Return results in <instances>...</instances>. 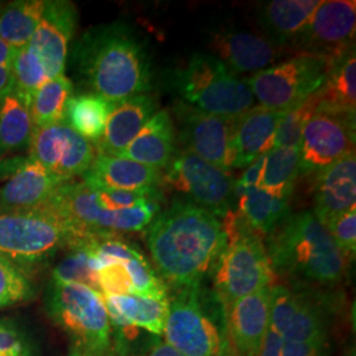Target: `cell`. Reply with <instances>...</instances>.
<instances>
[{
	"instance_id": "45",
	"label": "cell",
	"mask_w": 356,
	"mask_h": 356,
	"mask_svg": "<svg viewBox=\"0 0 356 356\" xmlns=\"http://www.w3.org/2000/svg\"><path fill=\"white\" fill-rule=\"evenodd\" d=\"M16 51L17 49H15L11 45H8L4 40L0 38V66L13 67Z\"/></svg>"
},
{
	"instance_id": "41",
	"label": "cell",
	"mask_w": 356,
	"mask_h": 356,
	"mask_svg": "<svg viewBox=\"0 0 356 356\" xmlns=\"http://www.w3.org/2000/svg\"><path fill=\"white\" fill-rule=\"evenodd\" d=\"M0 356H32L22 331L6 321H0Z\"/></svg>"
},
{
	"instance_id": "47",
	"label": "cell",
	"mask_w": 356,
	"mask_h": 356,
	"mask_svg": "<svg viewBox=\"0 0 356 356\" xmlns=\"http://www.w3.org/2000/svg\"><path fill=\"white\" fill-rule=\"evenodd\" d=\"M0 8H1V4H0Z\"/></svg>"
},
{
	"instance_id": "14",
	"label": "cell",
	"mask_w": 356,
	"mask_h": 356,
	"mask_svg": "<svg viewBox=\"0 0 356 356\" xmlns=\"http://www.w3.org/2000/svg\"><path fill=\"white\" fill-rule=\"evenodd\" d=\"M28 148L31 160L64 182L82 176L97 156L91 141L78 135L66 122L35 128Z\"/></svg>"
},
{
	"instance_id": "13",
	"label": "cell",
	"mask_w": 356,
	"mask_h": 356,
	"mask_svg": "<svg viewBox=\"0 0 356 356\" xmlns=\"http://www.w3.org/2000/svg\"><path fill=\"white\" fill-rule=\"evenodd\" d=\"M355 0H322L304 32L293 42L297 54L335 61L355 47Z\"/></svg>"
},
{
	"instance_id": "23",
	"label": "cell",
	"mask_w": 356,
	"mask_h": 356,
	"mask_svg": "<svg viewBox=\"0 0 356 356\" xmlns=\"http://www.w3.org/2000/svg\"><path fill=\"white\" fill-rule=\"evenodd\" d=\"M156 110L157 102L148 94L116 103L101 139L95 141L98 154L122 157L141 128L156 114Z\"/></svg>"
},
{
	"instance_id": "5",
	"label": "cell",
	"mask_w": 356,
	"mask_h": 356,
	"mask_svg": "<svg viewBox=\"0 0 356 356\" xmlns=\"http://www.w3.org/2000/svg\"><path fill=\"white\" fill-rule=\"evenodd\" d=\"M226 242L213 268L214 293L225 309L244 296L272 286L275 275L266 243L239 213L223 218Z\"/></svg>"
},
{
	"instance_id": "37",
	"label": "cell",
	"mask_w": 356,
	"mask_h": 356,
	"mask_svg": "<svg viewBox=\"0 0 356 356\" xmlns=\"http://www.w3.org/2000/svg\"><path fill=\"white\" fill-rule=\"evenodd\" d=\"M319 106L318 91L306 101L288 111L279 124L275 136V145L300 147L302 131ZM273 145V147H275Z\"/></svg>"
},
{
	"instance_id": "39",
	"label": "cell",
	"mask_w": 356,
	"mask_h": 356,
	"mask_svg": "<svg viewBox=\"0 0 356 356\" xmlns=\"http://www.w3.org/2000/svg\"><path fill=\"white\" fill-rule=\"evenodd\" d=\"M259 356H329V347L292 342L268 329Z\"/></svg>"
},
{
	"instance_id": "21",
	"label": "cell",
	"mask_w": 356,
	"mask_h": 356,
	"mask_svg": "<svg viewBox=\"0 0 356 356\" xmlns=\"http://www.w3.org/2000/svg\"><path fill=\"white\" fill-rule=\"evenodd\" d=\"M0 186V210H24L48 204L65 184L29 157Z\"/></svg>"
},
{
	"instance_id": "31",
	"label": "cell",
	"mask_w": 356,
	"mask_h": 356,
	"mask_svg": "<svg viewBox=\"0 0 356 356\" xmlns=\"http://www.w3.org/2000/svg\"><path fill=\"white\" fill-rule=\"evenodd\" d=\"M33 131L29 107L13 90L0 101V157L29 147Z\"/></svg>"
},
{
	"instance_id": "2",
	"label": "cell",
	"mask_w": 356,
	"mask_h": 356,
	"mask_svg": "<svg viewBox=\"0 0 356 356\" xmlns=\"http://www.w3.org/2000/svg\"><path fill=\"white\" fill-rule=\"evenodd\" d=\"M76 70L92 94L118 103L151 91L153 66L140 36L115 22L92 26L73 49Z\"/></svg>"
},
{
	"instance_id": "35",
	"label": "cell",
	"mask_w": 356,
	"mask_h": 356,
	"mask_svg": "<svg viewBox=\"0 0 356 356\" xmlns=\"http://www.w3.org/2000/svg\"><path fill=\"white\" fill-rule=\"evenodd\" d=\"M13 73V91L31 107L35 94L49 78L36 53L29 47L16 51Z\"/></svg>"
},
{
	"instance_id": "1",
	"label": "cell",
	"mask_w": 356,
	"mask_h": 356,
	"mask_svg": "<svg viewBox=\"0 0 356 356\" xmlns=\"http://www.w3.org/2000/svg\"><path fill=\"white\" fill-rule=\"evenodd\" d=\"M145 241L159 276L177 291L211 275L226 234L218 216L177 200L153 219Z\"/></svg>"
},
{
	"instance_id": "44",
	"label": "cell",
	"mask_w": 356,
	"mask_h": 356,
	"mask_svg": "<svg viewBox=\"0 0 356 356\" xmlns=\"http://www.w3.org/2000/svg\"><path fill=\"white\" fill-rule=\"evenodd\" d=\"M13 90V67L0 66V101Z\"/></svg>"
},
{
	"instance_id": "10",
	"label": "cell",
	"mask_w": 356,
	"mask_h": 356,
	"mask_svg": "<svg viewBox=\"0 0 356 356\" xmlns=\"http://www.w3.org/2000/svg\"><path fill=\"white\" fill-rule=\"evenodd\" d=\"M329 302L297 285L273 284L269 330L282 338L329 347Z\"/></svg>"
},
{
	"instance_id": "4",
	"label": "cell",
	"mask_w": 356,
	"mask_h": 356,
	"mask_svg": "<svg viewBox=\"0 0 356 356\" xmlns=\"http://www.w3.org/2000/svg\"><path fill=\"white\" fill-rule=\"evenodd\" d=\"M163 338L182 356H234L225 306L202 284L177 289L169 300Z\"/></svg>"
},
{
	"instance_id": "20",
	"label": "cell",
	"mask_w": 356,
	"mask_h": 356,
	"mask_svg": "<svg viewBox=\"0 0 356 356\" xmlns=\"http://www.w3.org/2000/svg\"><path fill=\"white\" fill-rule=\"evenodd\" d=\"M355 152L334 163L316 176L313 214L325 226L331 218L355 207Z\"/></svg>"
},
{
	"instance_id": "27",
	"label": "cell",
	"mask_w": 356,
	"mask_h": 356,
	"mask_svg": "<svg viewBox=\"0 0 356 356\" xmlns=\"http://www.w3.org/2000/svg\"><path fill=\"white\" fill-rule=\"evenodd\" d=\"M318 108L355 116V47L331 63L327 76L318 90Z\"/></svg>"
},
{
	"instance_id": "26",
	"label": "cell",
	"mask_w": 356,
	"mask_h": 356,
	"mask_svg": "<svg viewBox=\"0 0 356 356\" xmlns=\"http://www.w3.org/2000/svg\"><path fill=\"white\" fill-rule=\"evenodd\" d=\"M175 123L169 111L161 110L141 128L122 157L154 169L168 168L175 157Z\"/></svg>"
},
{
	"instance_id": "11",
	"label": "cell",
	"mask_w": 356,
	"mask_h": 356,
	"mask_svg": "<svg viewBox=\"0 0 356 356\" xmlns=\"http://www.w3.org/2000/svg\"><path fill=\"white\" fill-rule=\"evenodd\" d=\"M164 184L184 195L182 201L204 209L218 218H225L232 211L236 194L235 181L229 172L188 151H182L172 159L166 168Z\"/></svg>"
},
{
	"instance_id": "16",
	"label": "cell",
	"mask_w": 356,
	"mask_h": 356,
	"mask_svg": "<svg viewBox=\"0 0 356 356\" xmlns=\"http://www.w3.org/2000/svg\"><path fill=\"white\" fill-rule=\"evenodd\" d=\"M76 19V6L72 1L47 0L42 17L28 47L36 53L49 79L64 76Z\"/></svg>"
},
{
	"instance_id": "7",
	"label": "cell",
	"mask_w": 356,
	"mask_h": 356,
	"mask_svg": "<svg viewBox=\"0 0 356 356\" xmlns=\"http://www.w3.org/2000/svg\"><path fill=\"white\" fill-rule=\"evenodd\" d=\"M45 306L48 316L76 348L113 353V330L102 293L76 282L51 280Z\"/></svg>"
},
{
	"instance_id": "17",
	"label": "cell",
	"mask_w": 356,
	"mask_h": 356,
	"mask_svg": "<svg viewBox=\"0 0 356 356\" xmlns=\"http://www.w3.org/2000/svg\"><path fill=\"white\" fill-rule=\"evenodd\" d=\"M272 286L244 296L225 309L232 355H260L269 329Z\"/></svg>"
},
{
	"instance_id": "6",
	"label": "cell",
	"mask_w": 356,
	"mask_h": 356,
	"mask_svg": "<svg viewBox=\"0 0 356 356\" xmlns=\"http://www.w3.org/2000/svg\"><path fill=\"white\" fill-rule=\"evenodd\" d=\"M74 243L73 231L48 204L24 210H0V254L28 276Z\"/></svg>"
},
{
	"instance_id": "46",
	"label": "cell",
	"mask_w": 356,
	"mask_h": 356,
	"mask_svg": "<svg viewBox=\"0 0 356 356\" xmlns=\"http://www.w3.org/2000/svg\"><path fill=\"white\" fill-rule=\"evenodd\" d=\"M67 356H115L114 353L110 354H97V353H90V351H85L81 348H76L73 347V350L70 351V354Z\"/></svg>"
},
{
	"instance_id": "43",
	"label": "cell",
	"mask_w": 356,
	"mask_h": 356,
	"mask_svg": "<svg viewBox=\"0 0 356 356\" xmlns=\"http://www.w3.org/2000/svg\"><path fill=\"white\" fill-rule=\"evenodd\" d=\"M127 356H182L176 348L166 343L164 338L151 337L148 341L141 344L139 348L132 351Z\"/></svg>"
},
{
	"instance_id": "30",
	"label": "cell",
	"mask_w": 356,
	"mask_h": 356,
	"mask_svg": "<svg viewBox=\"0 0 356 356\" xmlns=\"http://www.w3.org/2000/svg\"><path fill=\"white\" fill-rule=\"evenodd\" d=\"M116 103L97 94L72 95L66 104L65 122L86 140L98 141Z\"/></svg>"
},
{
	"instance_id": "29",
	"label": "cell",
	"mask_w": 356,
	"mask_h": 356,
	"mask_svg": "<svg viewBox=\"0 0 356 356\" xmlns=\"http://www.w3.org/2000/svg\"><path fill=\"white\" fill-rule=\"evenodd\" d=\"M47 0H16L0 8V38L15 49L26 48L38 29Z\"/></svg>"
},
{
	"instance_id": "28",
	"label": "cell",
	"mask_w": 356,
	"mask_h": 356,
	"mask_svg": "<svg viewBox=\"0 0 356 356\" xmlns=\"http://www.w3.org/2000/svg\"><path fill=\"white\" fill-rule=\"evenodd\" d=\"M239 214L261 236H268L289 216V198H279L260 188L239 194Z\"/></svg>"
},
{
	"instance_id": "8",
	"label": "cell",
	"mask_w": 356,
	"mask_h": 356,
	"mask_svg": "<svg viewBox=\"0 0 356 356\" xmlns=\"http://www.w3.org/2000/svg\"><path fill=\"white\" fill-rule=\"evenodd\" d=\"M176 86L186 104L207 114L236 118L254 107L247 82L213 54H193L176 76Z\"/></svg>"
},
{
	"instance_id": "19",
	"label": "cell",
	"mask_w": 356,
	"mask_h": 356,
	"mask_svg": "<svg viewBox=\"0 0 356 356\" xmlns=\"http://www.w3.org/2000/svg\"><path fill=\"white\" fill-rule=\"evenodd\" d=\"M213 47L218 58L235 74L259 73L277 63L284 54V49L268 38L231 29L216 32Z\"/></svg>"
},
{
	"instance_id": "9",
	"label": "cell",
	"mask_w": 356,
	"mask_h": 356,
	"mask_svg": "<svg viewBox=\"0 0 356 356\" xmlns=\"http://www.w3.org/2000/svg\"><path fill=\"white\" fill-rule=\"evenodd\" d=\"M329 69L330 63L321 57L297 54L254 73L245 82L260 106L288 113L322 88Z\"/></svg>"
},
{
	"instance_id": "36",
	"label": "cell",
	"mask_w": 356,
	"mask_h": 356,
	"mask_svg": "<svg viewBox=\"0 0 356 356\" xmlns=\"http://www.w3.org/2000/svg\"><path fill=\"white\" fill-rule=\"evenodd\" d=\"M36 289L23 269L0 254V309L31 301Z\"/></svg>"
},
{
	"instance_id": "24",
	"label": "cell",
	"mask_w": 356,
	"mask_h": 356,
	"mask_svg": "<svg viewBox=\"0 0 356 356\" xmlns=\"http://www.w3.org/2000/svg\"><path fill=\"white\" fill-rule=\"evenodd\" d=\"M322 0H273L266 3L259 20L267 38L279 48H291L304 32Z\"/></svg>"
},
{
	"instance_id": "12",
	"label": "cell",
	"mask_w": 356,
	"mask_h": 356,
	"mask_svg": "<svg viewBox=\"0 0 356 356\" xmlns=\"http://www.w3.org/2000/svg\"><path fill=\"white\" fill-rule=\"evenodd\" d=\"M355 152V116L317 108L300 143V176L318 175Z\"/></svg>"
},
{
	"instance_id": "40",
	"label": "cell",
	"mask_w": 356,
	"mask_h": 356,
	"mask_svg": "<svg viewBox=\"0 0 356 356\" xmlns=\"http://www.w3.org/2000/svg\"><path fill=\"white\" fill-rule=\"evenodd\" d=\"M325 227L342 254L348 260L354 259L356 252V207L331 218Z\"/></svg>"
},
{
	"instance_id": "18",
	"label": "cell",
	"mask_w": 356,
	"mask_h": 356,
	"mask_svg": "<svg viewBox=\"0 0 356 356\" xmlns=\"http://www.w3.org/2000/svg\"><path fill=\"white\" fill-rule=\"evenodd\" d=\"M285 114L259 104L236 118L231 143L232 168H247L273 148L276 131Z\"/></svg>"
},
{
	"instance_id": "38",
	"label": "cell",
	"mask_w": 356,
	"mask_h": 356,
	"mask_svg": "<svg viewBox=\"0 0 356 356\" xmlns=\"http://www.w3.org/2000/svg\"><path fill=\"white\" fill-rule=\"evenodd\" d=\"M98 206L104 211H119L139 204H147L159 198V193L149 191H116L104 188H91Z\"/></svg>"
},
{
	"instance_id": "15",
	"label": "cell",
	"mask_w": 356,
	"mask_h": 356,
	"mask_svg": "<svg viewBox=\"0 0 356 356\" xmlns=\"http://www.w3.org/2000/svg\"><path fill=\"white\" fill-rule=\"evenodd\" d=\"M175 114L177 118L179 140L185 151L229 172L232 168L231 143L238 116L226 118L207 114L186 103H178Z\"/></svg>"
},
{
	"instance_id": "22",
	"label": "cell",
	"mask_w": 356,
	"mask_h": 356,
	"mask_svg": "<svg viewBox=\"0 0 356 356\" xmlns=\"http://www.w3.org/2000/svg\"><path fill=\"white\" fill-rule=\"evenodd\" d=\"M82 178L90 188L128 191H156L161 182L159 169L107 154H97Z\"/></svg>"
},
{
	"instance_id": "25",
	"label": "cell",
	"mask_w": 356,
	"mask_h": 356,
	"mask_svg": "<svg viewBox=\"0 0 356 356\" xmlns=\"http://www.w3.org/2000/svg\"><path fill=\"white\" fill-rule=\"evenodd\" d=\"M103 301L111 325L134 326L154 337H164L169 297L157 298L138 294L103 296Z\"/></svg>"
},
{
	"instance_id": "34",
	"label": "cell",
	"mask_w": 356,
	"mask_h": 356,
	"mask_svg": "<svg viewBox=\"0 0 356 356\" xmlns=\"http://www.w3.org/2000/svg\"><path fill=\"white\" fill-rule=\"evenodd\" d=\"M86 243L88 241L67 248L69 254L53 269L51 280L82 284L101 293L98 284V264Z\"/></svg>"
},
{
	"instance_id": "42",
	"label": "cell",
	"mask_w": 356,
	"mask_h": 356,
	"mask_svg": "<svg viewBox=\"0 0 356 356\" xmlns=\"http://www.w3.org/2000/svg\"><path fill=\"white\" fill-rule=\"evenodd\" d=\"M267 153L259 156L254 161H252L250 165L247 166V169L243 173L242 177L239 178V181L235 182V194L236 195L241 191H244V189L259 188L260 181H261V177H263V170H264V163H266Z\"/></svg>"
},
{
	"instance_id": "32",
	"label": "cell",
	"mask_w": 356,
	"mask_h": 356,
	"mask_svg": "<svg viewBox=\"0 0 356 356\" xmlns=\"http://www.w3.org/2000/svg\"><path fill=\"white\" fill-rule=\"evenodd\" d=\"M300 177V147L275 145L266 156L259 188L279 198H291Z\"/></svg>"
},
{
	"instance_id": "33",
	"label": "cell",
	"mask_w": 356,
	"mask_h": 356,
	"mask_svg": "<svg viewBox=\"0 0 356 356\" xmlns=\"http://www.w3.org/2000/svg\"><path fill=\"white\" fill-rule=\"evenodd\" d=\"M73 94V83L65 76L48 79L33 97L31 115L35 128L48 127L65 122L66 104Z\"/></svg>"
},
{
	"instance_id": "3",
	"label": "cell",
	"mask_w": 356,
	"mask_h": 356,
	"mask_svg": "<svg viewBox=\"0 0 356 356\" xmlns=\"http://www.w3.org/2000/svg\"><path fill=\"white\" fill-rule=\"evenodd\" d=\"M275 277L291 285L332 288L343 281L348 259L313 211L289 214L266 243Z\"/></svg>"
}]
</instances>
